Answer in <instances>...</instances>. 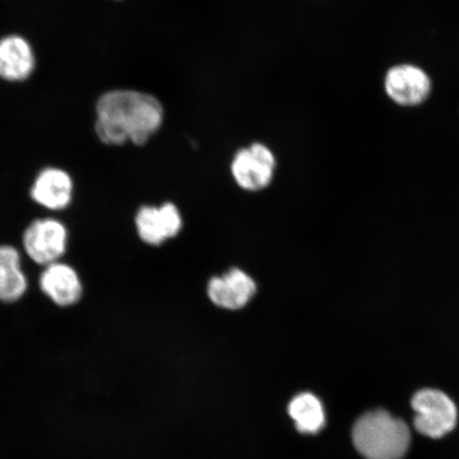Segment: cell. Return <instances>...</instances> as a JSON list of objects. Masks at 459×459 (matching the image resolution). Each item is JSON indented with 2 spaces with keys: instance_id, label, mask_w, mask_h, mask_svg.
<instances>
[{
  "instance_id": "obj_1",
  "label": "cell",
  "mask_w": 459,
  "mask_h": 459,
  "mask_svg": "<svg viewBox=\"0 0 459 459\" xmlns=\"http://www.w3.org/2000/svg\"><path fill=\"white\" fill-rule=\"evenodd\" d=\"M95 132L108 146L130 142L143 145L162 126L164 110L152 95L135 90H113L96 102Z\"/></svg>"
},
{
  "instance_id": "obj_2",
  "label": "cell",
  "mask_w": 459,
  "mask_h": 459,
  "mask_svg": "<svg viewBox=\"0 0 459 459\" xmlns=\"http://www.w3.org/2000/svg\"><path fill=\"white\" fill-rule=\"evenodd\" d=\"M352 439L359 455L366 459H402L411 445L407 424L388 411L366 412L355 422Z\"/></svg>"
},
{
  "instance_id": "obj_3",
  "label": "cell",
  "mask_w": 459,
  "mask_h": 459,
  "mask_svg": "<svg viewBox=\"0 0 459 459\" xmlns=\"http://www.w3.org/2000/svg\"><path fill=\"white\" fill-rule=\"evenodd\" d=\"M414 426L427 437L438 439L452 432L457 423V409L449 395L441 390L424 388L411 398Z\"/></svg>"
},
{
  "instance_id": "obj_4",
  "label": "cell",
  "mask_w": 459,
  "mask_h": 459,
  "mask_svg": "<svg viewBox=\"0 0 459 459\" xmlns=\"http://www.w3.org/2000/svg\"><path fill=\"white\" fill-rule=\"evenodd\" d=\"M275 169L273 152L263 143H252L235 154L231 164L232 177L247 192H260L271 185Z\"/></svg>"
},
{
  "instance_id": "obj_5",
  "label": "cell",
  "mask_w": 459,
  "mask_h": 459,
  "mask_svg": "<svg viewBox=\"0 0 459 459\" xmlns=\"http://www.w3.org/2000/svg\"><path fill=\"white\" fill-rule=\"evenodd\" d=\"M67 230L53 218L33 221L26 229L22 244L29 257L39 265L59 262L67 247Z\"/></svg>"
},
{
  "instance_id": "obj_6",
  "label": "cell",
  "mask_w": 459,
  "mask_h": 459,
  "mask_svg": "<svg viewBox=\"0 0 459 459\" xmlns=\"http://www.w3.org/2000/svg\"><path fill=\"white\" fill-rule=\"evenodd\" d=\"M384 88L390 100L402 107H416L429 99L432 82L426 71L412 65L390 67Z\"/></svg>"
},
{
  "instance_id": "obj_7",
  "label": "cell",
  "mask_w": 459,
  "mask_h": 459,
  "mask_svg": "<svg viewBox=\"0 0 459 459\" xmlns=\"http://www.w3.org/2000/svg\"><path fill=\"white\" fill-rule=\"evenodd\" d=\"M256 290L255 279L243 269L234 267L220 277L212 278L206 292L214 306L227 311H238L254 299Z\"/></svg>"
},
{
  "instance_id": "obj_8",
  "label": "cell",
  "mask_w": 459,
  "mask_h": 459,
  "mask_svg": "<svg viewBox=\"0 0 459 459\" xmlns=\"http://www.w3.org/2000/svg\"><path fill=\"white\" fill-rule=\"evenodd\" d=\"M37 57L32 45L19 34L0 39V79L22 82L36 70Z\"/></svg>"
},
{
  "instance_id": "obj_9",
  "label": "cell",
  "mask_w": 459,
  "mask_h": 459,
  "mask_svg": "<svg viewBox=\"0 0 459 459\" xmlns=\"http://www.w3.org/2000/svg\"><path fill=\"white\" fill-rule=\"evenodd\" d=\"M74 182L68 172L61 169L48 168L37 176L31 187V197L44 208L59 211L70 205Z\"/></svg>"
},
{
  "instance_id": "obj_10",
  "label": "cell",
  "mask_w": 459,
  "mask_h": 459,
  "mask_svg": "<svg viewBox=\"0 0 459 459\" xmlns=\"http://www.w3.org/2000/svg\"><path fill=\"white\" fill-rule=\"evenodd\" d=\"M39 286L56 306L71 307L82 295V284L76 271L67 264L56 262L45 266Z\"/></svg>"
},
{
  "instance_id": "obj_11",
  "label": "cell",
  "mask_w": 459,
  "mask_h": 459,
  "mask_svg": "<svg viewBox=\"0 0 459 459\" xmlns=\"http://www.w3.org/2000/svg\"><path fill=\"white\" fill-rule=\"evenodd\" d=\"M289 414L295 421L296 428L303 434L320 432L325 424L323 403L312 393H301L290 401Z\"/></svg>"
},
{
  "instance_id": "obj_12",
  "label": "cell",
  "mask_w": 459,
  "mask_h": 459,
  "mask_svg": "<svg viewBox=\"0 0 459 459\" xmlns=\"http://www.w3.org/2000/svg\"><path fill=\"white\" fill-rule=\"evenodd\" d=\"M137 234L143 243L151 246L162 245L168 240L160 208L143 205L135 218Z\"/></svg>"
},
{
  "instance_id": "obj_13",
  "label": "cell",
  "mask_w": 459,
  "mask_h": 459,
  "mask_svg": "<svg viewBox=\"0 0 459 459\" xmlns=\"http://www.w3.org/2000/svg\"><path fill=\"white\" fill-rule=\"evenodd\" d=\"M24 274L19 251L13 246H0V286L13 282Z\"/></svg>"
},
{
  "instance_id": "obj_14",
  "label": "cell",
  "mask_w": 459,
  "mask_h": 459,
  "mask_svg": "<svg viewBox=\"0 0 459 459\" xmlns=\"http://www.w3.org/2000/svg\"><path fill=\"white\" fill-rule=\"evenodd\" d=\"M160 216L164 223L168 238H174L180 233L183 220L179 209L174 204L166 203L160 206Z\"/></svg>"
}]
</instances>
